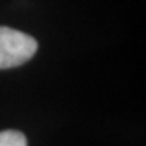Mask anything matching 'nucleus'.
Listing matches in <instances>:
<instances>
[{"label": "nucleus", "mask_w": 146, "mask_h": 146, "mask_svg": "<svg viewBox=\"0 0 146 146\" xmlns=\"http://www.w3.org/2000/svg\"><path fill=\"white\" fill-rule=\"evenodd\" d=\"M37 42L30 35L0 27V69L18 67L36 54Z\"/></svg>", "instance_id": "obj_1"}, {"label": "nucleus", "mask_w": 146, "mask_h": 146, "mask_svg": "<svg viewBox=\"0 0 146 146\" xmlns=\"http://www.w3.org/2000/svg\"><path fill=\"white\" fill-rule=\"evenodd\" d=\"M0 146H27V139L21 131L5 130L0 131Z\"/></svg>", "instance_id": "obj_2"}]
</instances>
